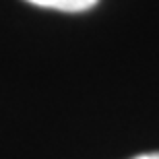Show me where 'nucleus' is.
Returning <instances> with one entry per match:
<instances>
[{
	"instance_id": "nucleus-2",
	"label": "nucleus",
	"mask_w": 159,
	"mask_h": 159,
	"mask_svg": "<svg viewBox=\"0 0 159 159\" xmlns=\"http://www.w3.org/2000/svg\"><path fill=\"white\" fill-rule=\"evenodd\" d=\"M134 159H159V153H147V155H139Z\"/></svg>"
},
{
	"instance_id": "nucleus-1",
	"label": "nucleus",
	"mask_w": 159,
	"mask_h": 159,
	"mask_svg": "<svg viewBox=\"0 0 159 159\" xmlns=\"http://www.w3.org/2000/svg\"><path fill=\"white\" fill-rule=\"evenodd\" d=\"M31 4L41 6V8H54L62 12H83L93 8L99 0H27Z\"/></svg>"
}]
</instances>
